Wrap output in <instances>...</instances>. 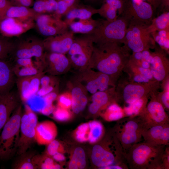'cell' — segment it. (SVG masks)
<instances>
[{
	"mask_svg": "<svg viewBox=\"0 0 169 169\" xmlns=\"http://www.w3.org/2000/svg\"><path fill=\"white\" fill-rule=\"evenodd\" d=\"M90 131L89 122L79 125L75 131L74 138L78 142L84 143L88 141Z\"/></svg>",
	"mask_w": 169,
	"mask_h": 169,
	"instance_id": "cell-41",
	"label": "cell"
},
{
	"mask_svg": "<svg viewBox=\"0 0 169 169\" xmlns=\"http://www.w3.org/2000/svg\"><path fill=\"white\" fill-rule=\"evenodd\" d=\"M119 44H96L88 67L107 74L112 78L128 57L126 53L127 48L125 46L121 47Z\"/></svg>",
	"mask_w": 169,
	"mask_h": 169,
	"instance_id": "cell-1",
	"label": "cell"
},
{
	"mask_svg": "<svg viewBox=\"0 0 169 169\" xmlns=\"http://www.w3.org/2000/svg\"><path fill=\"white\" fill-rule=\"evenodd\" d=\"M67 5L69 12L79 4L80 0H63Z\"/></svg>",
	"mask_w": 169,
	"mask_h": 169,
	"instance_id": "cell-55",
	"label": "cell"
},
{
	"mask_svg": "<svg viewBox=\"0 0 169 169\" xmlns=\"http://www.w3.org/2000/svg\"><path fill=\"white\" fill-rule=\"evenodd\" d=\"M15 59V64L14 66L18 67L31 66L34 65L32 58H20Z\"/></svg>",
	"mask_w": 169,
	"mask_h": 169,
	"instance_id": "cell-48",
	"label": "cell"
},
{
	"mask_svg": "<svg viewBox=\"0 0 169 169\" xmlns=\"http://www.w3.org/2000/svg\"><path fill=\"white\" fill-rule=\"evenodd\" d=\"M162 105L164 108L169 109V90L164 93L161 98L157 99Z\"/></svg>",
	"mask_w": 169,
	"mask_h": 169,
	"instance_id": "cell-54",
	"label": "cell"
},
{
	"mask_svg": "<svg viewBox=\"0 0 169 169\" xmlns=\"http://www.w3.org/2000/svg\"><path fill=\"white\" fill-rule=\"evenodd\" d=\"M138 116L143 122V131L156 125L169 123L164 108L156 98L152 99Z\"/></svg>",
	"mask_w": 169,
	"mask_h": 169,
	"instance_id": "cell-14",
	"label": "cell"
},
{
	"mask_svg": "<svg viewBox=\"0 0 169 169\" xmlns=\"http://www.w3.org/2000/svg\"><path fill=\"white\" fill-rule=\"evenodd\" d=\"M47 146L44 153L52 156L58 152L64 153V146L60 141L55 139Z\"/></svg>",
	"mask_w": 169,
	"mask_h": 169,
	"instance_id": "cell-43",
	"label": "cell"
},
{
	"mask_svg": "<svg viewBox=\"0 0 169 169\" xmlns=\"http://www.w3.org/2000/svg\"><path fill=\"white\" fill-rule=\"evenodd\" d=\"M142 66L143 68L148 69L150 66V64L144 59L142 63Z\"/></svg>",
	"mask_w": 169,
	"mask_h": 169,
	"instance_id": "cell-61",
	"label": "cell"
},
{
	"mask_svg": "<svg viewBox=\"0 0 169 169\" xmlns=\"http://www.w3.org/2000/svg\"><path fill=\"white\" fill-rule=\"evenodd\" d=\"M89 122L90 131L88 142L91 144L96 143L104 134L103 125L98 120H92Z\"/></svg>",
	"mask_w": 169,
	"mask_h": 169,
	"instance_id": "cell-38",
	"label": "cell"
},
{
	"mask_svg": "<svg viewBox=\"0 0 169 169\" xmlns=\"http://www.w3.org/2000/svg\"><path fill=\"white\" fill-rule=\"evenodd\" d=\"M142 136L145 143L155 145H169V123L144 130Z\"/></svg>",
	"mask_w": 169,
	"mask_h": 169,
	"instance_id": "cell-18",
	"label": "cell"
},
{
	"mask_svg": "<svg viewBox=\"0 0 169 169\" xmlns=\"http://www.w3.org/2000/svg\"><path fill=\"white\" fill-rule=\"evenodd\" d=\"M35 21L38 31L47 37L62 34L68 30V26L65 22L54 13L39 14Z\"/></svg>",
	"mask_w": 169,
	"mask_h": 169,
	"instance_id": "cell-12",
	"label": "cell"
},
{
	"mask_svg": "<svg viewBox=\"0 0 169 169\" xmlns=\"http://www.w3.org/2000/svg\"><path fill=\"white\" fill-rule=\"evenodd\" d=\"M57 0H35L32 8L39 14L53 13L56 10Z\"/></svg>",
	"mask_w": 169,
	"mask_h": 169,
	"instance_id": "cell-35",
	"label": "cell"
},
{
	"mask_svg": "<svg viewBox=\"0 0 169 169\" xmlns=\"http://www.w3.org/2000/svg\"><path fill=\"white\" fill-rule=\"evenodd\" d=\"M146 100L142 98L128 104L124 108L123 111L125 117L138 116L145 108Z\"/></svg>",
	"mask_w": 169,
	"mask_h": 169,
	"instance_id": "cell-39",
	"label": "cell"
},
{
	"mask_svg": "<svg viewBox=\"0 0 169 169\" xmlns=\"http://www.w3.org/2000/svg\"><path fill=\"white\" fill-rule=\"evenodd\" d=\"M35 27L33 18L6 17L0 21V32L6 37L19 36Z\"/></svg>",
	"mask_w": 169,
	"mask_h": 169,
	"instance_id": "cell-15",
	"label": "cell"
},
{
	"mask_svg": "<svg viewBox=\"0 0 169 169\" xmlns=\"http://www.w3.org/2000/svg\"><path fill=\"white\" fill-rule=\"evenodd\" d=\"M88 2L90 3H95L97 2L98 0H86Z\"/></svg>",
	"mask_w": 169,
	"mask_h": 169,
	"instance_id": "cell-63",
	"label": "cell"
},
{
	"mask_svg": "<svg viewBox=\"0 0 169 169\" xmlns=\"http://www.w3.org/2000/svg\"><path fill=\"white\" fill-rule=\"evenodd\" d=\"M153 59L151 64V69L153 77L159 81L163 80L166 74L164 62L166 59L161 53L156 52L153 55Z\"/></svg>",
	"mask_w": 169,
	"mask_h": 169,
	"instance_id": "cell-25",
	"label": "cell"
},
{
	"mask_svg": "<svg viewBox=\"0 0 169 169\" xmlns=\"http://www.w3.org/2000/svg\"><path fill=\"white\" fill-rule=\"evenodd\" d=\"M94 44L91 37L87 34L74 37L67 54L72 67L78 71L88 67L93 52Z\"/></svg>",
	"mask_w": 169,
	"mask_h": 169,
	"instance_id": "cell-8",
	"label": "cell"
},
{
	"mask_svg": "<svg viewBox=\"0 0 169 169\" xmlns=\"http://www.w3.org/2000/svg\"><path fill=\"white\" fill-rule=\"evenodd\" d=\"M74 37V33L68 30L60 34L47 37L43 40L45 51L65 54L69 49Z\"/></svg>",
	"mask_w": 169,
	"mask_h": 169,
	"instance_id": "cell-17",
	"label": "cell"
},
{
	"mask_svg": "<svg viewBox=\"0 0 169 169\" xmlns=\"http://www.w3.org/2000/svg\"><path fill=\"white\" fill-rule=\"evenodd\" d=\"M148 29L151 33L161 30H169V12H163L157 17L153 18L148 26Z\"/></svg>",
	"mask_w": 169,
	"mask_h": 169,
	"instance_id": "cell-32",
	"label": "cell"
},
{
	"mask_svg": "<svg viewBox=\"0 0 169 169\" xmlns=\"http://www.w3.org/2000/svg\"><path fill=\"white\" fill-rule=\"evenodd\" d=\"M38 14L32 8L23 6L12 5L7 11L5 18H33L35 19Z\"/></svg>",
	"mask_w": 169,
	"mask_h": 169,
	"instance_id": "cell-27",
	"label": "cell"
},
{
	"mask_svg": "<svg viewBox=\"0 0 169 169\" xmlns=\"http://www.w3.org/2000/svg\"><path fill=\"white\" fill-rule=\"evenodd\" d=\"M54 160L56 161L61 162L65 160V157L64 153L58 152L52 156Z\"/></svg>",
	"mask_w": 169,
	"mask_h": 169,
	"instance_id": "cell-57",
	"label": "cell"
},
{
	"mask_svg": "<svg viewBox=\"0 0 169 169\" xmlns=\"http://www.w3.org/2000/svg\"><path fill=\"white\" fill-rule=\"evenodd\" d=\"M55 107L53 104H44V106L39 110V112L44 115L49 116L53 113Z\"/></svg>",
	"mask_w": 169,
	"mask_h": 169,
	"instance_id": "cell-51",
	"label": "cell"
},
{
	"mask_svg": "<svg viewBox=\"0 0 169 169\" xmlns=\"http://www.w3.org/2000/svg\"><path fill=\"white\" fill-rule=\"evenodd\" d=\"M134 80L135 81L137 82H147L149 79L146 78L142 74H138L136 76Z\"/></svg>",
	"mask_w": 169,
	"mask_h": 169,
	"instance_id": "cell-58",
	"label": "cell"
},
{
	"mask_svg": "<svg viewBox=\"0 0 169 169\" xmlns=\"http://www.w3.org/2000/svg\"><path fill=\"white\" fill-rule=\"evenodd\" d=\"M13 42L0 36V59L8 58L14 48Z\"/></svg>",
	"mask_w": 169,
	"mask_h": 169,
	"instance_id": "cell-42",
	"label": "cell"
},
{
	"mask_svg": "<svg viewBox=\"0 0 169 169\" xmlns=\"http://www.w3.org/2000/svg\"><path fill=\"white\" fill-rule=\"evenodd\" d=\"M35 142L39 145H47L55 139L58 134L56 125L46 120L38 122L35 127Z\"/></svg>",
	"mask_w": 169,
	"mask_h": 169,
	"instance_id": "cell-22",
	"label": "cell"
},
{
	"mask_svg": "<svg viewBox=\"0 0 169 169\" xmlns=\"http://www.w3.org/2000/svg\"><path fill=\"white\" fill-rule=\"evenodd\" d=\"M133 53V56L135 59L140 60H142L143 59L141 52Z\"/></svg>",
	"mask_w": 169,
	"mask_h": 169,
	"instance_id": "cell-59",
	"label": "cell"
},
{
	"mask_svg": "<svg viewBox=\"0 0 169 169\" xmlns=\"http://www.w3.org/2000/svg\"><path fill=\"white\" fill-rule=\"evenodd\" d=\"M58 88H59V85L55 87L52 85L41 86L36 95L42 97Z\"/></svg>",
	"mask_w": 169,
	"mask_h": 169,
	"instance_id": "cell-50",
	"label": "cell"
},
{
	"mask_svg": "<svg viewBox=\"0 0 169 169\" xmlns=\"http://www.w3.org/2000/svg\"><path fill=\"white\" fill-rule=\"evenodd\" d=\"M59 88L48 94L42 97L44 104H51L56 100L58 96Z\"/></svg>",
	"mask_w": 169,
	"mask_h": 169,
	"instance_id": "cell-49",
	"label": "cell"
},
{
	"mask_svg": "<svg viewBox=\"0 0 169 169\" xmlns=\"http://www.w3.org/2000/svg\"><path fill=\"white\" fill-rule=\"evenodd\" d=\"M3 19V16L2 12L0 10V21Z\"/></svg>",
	"mask_w": 169,
	"mask_h": 169,
	"instance_id": "cell-62",
	"label": "cell"
},
{
	"mask_svg": "<svg viewBox=\"0 0 169 169\" xmlns=\"http://www.w3.org/2000/svg\"><path fill=\"white\" fill-rule=\"evenodd\" d=\"M36 151L28 150L18 156L12 165L14 169H36L33 161Z\"/></svg>",
	"mask_w": 169,
	"mask_h": 169,
	"instance_id": "cell-30",
	"label": "cell"
},
{
	"mask_svg": "<svg viewBox=\"0 0 169 169\" xmlns=\"http://www.w3.org/2000/svg\"><path fill=\"white\" fill-rule=\"evenodd\" d=\"M13 67L7 58L0 59V97L9 93L16 83Z\"/></svg>",
	"mask_w": 169,
	"mask_h": 169,
	"instance_id": "cell-21",
	"label": "cell"
},
{
	"mask_svg": "<svg viewBox=\"0 0 169 169\" xmlns=\"http://www.w3.org/2000/svg\"><path fill=\"white\" fill-rule=\"evenodd\" d=\"M14 73L17 77L32 76L44 71V66L41 61L37 60L36 66L18 67L13 65Z\"/></svg>",
	"mask_w": 169,
	"mask_h": 169,
	"instance_id": "cell-33",
	"label": "cell"
},
{
	"mask_svg": "<svg viewBox=\"0 0 169 169\" xmlns=\"http://www.w3.org/2000/svg\"><path fill=\"white\" fill-rule=\"evenodd\" d=\"M44 71L32 76L29 83V92L31 97L36 94L40 87V79L45 74Z\"/></svg>",
	"mask_w": 169,
	"mask_h": 169,
	"instance_id": "cell-45",
	"label": "cell"
},
{
	"mask_svg": "<svg viewBox=\"0 0 169 169\" xmlns=\"http://www.w3.org/2000/svg\"><path fill=\"white\" fill-rule=\"evenodd\" d=\"M166 146L144 142L133 145L125 154L129 168L163 169L162 156Z\"/></svg>",
	"mask_w": 169,
	"mask_h": 169,
	"instance_id": "cell-3",
	"label": "cell"
},
{
	"mask_svg": "<svg viewBox=\"0 0 169 169\" xmlns=\"http://www.w3.org/2000/svg\"><path fill=\"white\" fill-rule=\"evenodd\" d=\"M44 51L43 40L31 38L22 40L15 44L11 54H14L15 59L35 57L37 60L42 62L45 66Z\"/></svg>",
	"mask_w": 169,
	"mask_h": 169,
	"instance_id": "cell-11",
	"label": "cell"
},
{
	"mask_svg": "<svg viewBox=\"0 0 169 169\" xmlns=\"http://www.w3.org/2000/svg\"><path fill=\"white\" fill-rule=\"evenodd\" d=\"M149 25L131 19L122 43L133 52H141L154 45L155 42L148 29Z\"/></svg>",
	"mask_w": 169,
	"mask_h": 169,
	"instance_id": "cell-7",
	"label": "cell"
},
{
	"mask_svg": "<svg viewBox=\"0 0 169 169\" xmlns=\"http://www.w3.org/2000/svg\"><path fill=\"white\" fill-rule=\"evenodd\" d=\"M74 79L92 95L107 90L112 82V78L108 75L88 67L77 71Z\"/></svg>",
	"mask_w": 169,
	"mask_h": 169,
	"instance_id": "cell-10",
	"label": "cell"
},
{
	"mask_svg": "<svg viewBox=\"0 0 169 169\" xmlns=\"http://www.w3.org/2000/svg\"><path fill=\"white\" fill-rule=\"evenodd\" d=\"M33 161L36 169H59L62 167L52 156L44 153L36 154L33 157Z\"/></svg>",
	"mask_w": 169,
	"mask_h": 169,
	"instance_id": "cell-29",
	"label": "cell"
},
{
	"mask_svg": "<svg viewBox=\"0 0 169 169\" xmlns=\"http://www.w3.org/2000/svg\"><path fill=\"white\" fill-rule=\"evenodd\" d=\"M44 71L49 74L57 76L65 74L72 68L65 54L45 51Z\"/></svg>",
	"mask_w": 169,
	"mask_h": 169,
	"instance_id": "cell-16",
	"label": "cell"
},
{
	"mask_svg": "<svg viewBox=\"0 0 169 169\" xmlns=\"http://www.w3.org/2000/svg\"><path fill=\"white\" fill-rule=\"evenodd\" d=\"M98 9L87 5L79 4L70 10L65 16L64 21L68 26L76 19L79 20L88 19L96 14H98Z\"/></svg>",
	"mask_w": 169,
	"mask_h": 169,
	"instance_id": "cell-24",
	"label": "cell"
},
{
	"mask_svg": "<svg viewBox=\"0 0 169 169\" xmlns=\"http://www.w3.org/2000/svg\"><path fill=\"white\" fill-rule=\"evenodd\" d=\"M57 1H58L59 0H57Z\"/></svg>",
	"mask_w": 169,
	"mask_h": 169,
	"instance_id": "cell-64",
	"label": "cell"
},
{
	"mask_svg": "<svg viewBox=\"0 0 169 169\" xmlns=\"http://www.w3.org/2000/svg\"><path fill=\"white\" fill-rule=\"evenodd\" d=\"M27 0H9L13 4L16 5L22 4L24 3Z\"/></svg>",
	"mask_w": 169,
	"mask_h": 169,
	"instance_id": "cell-60",
	"label": "cell"
},
{
	"mask_svg": "<svg viewBox=\"0 0 169 169\" xmlns=\"http://www.w3.org/2000/svg\"><path fill=\"white\" fill-rule=\"evenodd\" d=\"M139 70L141 74L148 79H150L152 78L153 76L150 70L149 69L140 67Z\"/></svg>",
	"mask_w": 169,
	"mask_h": 169,
	"instance_id": "cell-56",
	"label": "cell"
},
{
	"mask_svg": "<svg viewBox=\"0 0 169 169\" xmlns=\"http://www.w3.org/2000/svg\"><path fill=\"white\" fill-rule=\"evenodd\" d=\"M21 101L18 93L13 91L0 97V133Z\"/></svg>",
	"mask_w": 169,
	"mask_h": 169,
	"instance_id": "cell-19",
	"label": "cell"
},
{
	"mask_svg": "<svg viewBox=\"0 0 169 169\" xmlns=\"http://www.w3.org/2000/svg\"><path fill=\"white\" fill-rule=\"evenodd\" d=\"M12 6L9 0H0V10L3 19L5 17L6 13L8 9Z\"/></svg>",
	"mask_w": 169,
	"mask_h": 169,
	"instance_id": "cell-52",
	"label": "cell"
},
{
	"mask_svg": "<svg viewBox=\"0 0 169 169\" xmlns=\"http://www.w3.org/2000/svg\"><path fill=\"white\" fill-rule=\"evenodd\" d=\"M105 110L101 115L106 121L118 120L125 117L123 110L115 102L110 104Z\"/></svg>",
	"mask_w": 169,
	"mask_h": 169,
	"instance_id": "cell-34",
	"label": "cell"
},
{
	"mask_svg": "<svg viewBox=\"0 0 169 169\" xmlns=\"http://www.w3.org/2000/svg\"><path fill=\"white\" fill-rule=\"evenodd\" d=\"M145 92V89L143 86L137 84H129L124 90L123 99L125 102L130 104L143 98Z\"/></svg>",
	"mask_w": 169,
	"mask_h": 169,
	"instance_id": "cell-28",
	"label": "cell"
},
{
	"mask_svg": "<svg viewBox=\"0 0 169 169\" xmlns=\"http://www.w3.org/2000/svg\"><path fill=\"white\" fill-rule=\"evenodd\" d=\"M155 42L161 48L168 50L169 49V30H161L151 33Z\"/></svg>",
	"mask_w": 169,
	"mask_h": 169,
	"instance_id": "cell-40",
	"label": "cell"
},
{
	"mask_svg": "<svg viewBox=\"0 0 169 169\" xmlns=\"http://www.w3.org/2000/svg\"><path fill=\"white\" fill-rule=\"evenodd\" d=\"M23 113L21 103L13 112L0 133V160H8L16 154Z\"/></svg>",
	"mask_w": 169,
	"mask_h": 169,
	"instance_id": "cell-4",
	"label": "cell"
},
{
	"mask_svg": "<svg viewBox=\"0 0 169 169\" xmlns=\"http://www.w3.org/2000/svg\"><path fill=\"white\" fill-rule=\"evenodd\" d=\"M113 130L125 154L133 145L140 142L143 138V124L139 116L124 117L117 120Z\"/></svg>",
	"mask_w": 169,
	"mask_h": 169,
	"instance_id": "cell-6",
	"label": "cell"
},
{
	"mask_svg": "<svg viewBox=\"0 0 169 169\" xmlns=\"http://www.w3.org/2000/svg\"><path fill=\"white\" fill-rule=\"evenodd\" d=\"M24 112L21 118L20 137L16 152L18 155L28 150L35 142V127L38 118L35 113L28 104H25Z\"/></svg>",
	"mask_w": 169,
	"mask_h": 169,
	"instance_id": "cell-9",
	"label": "cell"
},
{
	"mask_svg": "<svg viewBox=\"0 0 169 169\" xmlns=\"http://www.w3.org/2000/svg\"><path fill=\"white\" fill-rule=\"evenodd\" d=\"M130 20L123 16L113 21L99 19L95 30L87 34L95 44L109 42L122 43Z\"/></svg>",
	"mask_w": 169,
	"mask_h": 169,
	"instance_id": "cell-5",
	"label": "cell"
},
{
	"mask_svg": "<svg viewBox=\"0 0 169 169\" xmlns=\"http://www.w3.org/2000/svg\"><path fill=\"white\" fill-rule=\"evenodd\" d=\"M59 79L56 76L44 74L40 79V87L48 85L55 87L59 85Z\"/></svg>",
	"mask_w": 169,
	"mask_h": 169,
	"instance_id": "cell-47",
	"label": "cell"
},
{
	"mask_svg": "<svg viewBox=\"0 0 169 169\" xmlns=\"http://www.w3.org/2000/svg\"><path fill=\"white\" fill-rule=\"evenodd\" d=\"M93 147L91 160L93 164L99 169L106 166L118 165L129 169L122 146L113 129Z\"/></svg>",
	"mask_w": 169,
	"mask_h": 169,
	"instance_id": "cell-2",
	"label": "cell"
},
{
	"mask_svg": "<svg viewBox=\"0 0 169 169\" xmlns=\"http://www.w3.org/2000/svg\"><path fill=\"white\" fill-rule=\"evenodd\" d=\"M163 169H169V147L166 146L162 156Z\"/></svg>",
	"mask_w": 169,
	"mask_h": 169,
	"instance_id": "cell-53",
	"label": "cell"
},
{
	"mask_svg": "<svg viewBox=\"0 0 169 169\" xmlns=\"http://www.w3.org/2000/svg\"><path fill=\"white\" fill-rule=\"evenodd\" d=\"M57 100V106L69 110L71 108L72 100L69 91L64 92L58 95Z\"/></svg>",
	"mask_w": 169,
	"mask_h": 169,
	"instance_id": "cell-46",
	"label": "cell"
},
{
	"mask_svg": "<svg viewBox=\"0 0 169 169\" xmlns=\"http://www.w3.org/2000/svg\"><path fill=\"white\" fill-rule=\"evenodd\" d=\"M72 100L73 113L78 114L85 108L88 102V92L85 87L74 79L69 84Z\"/></svg>",
	"mask_w": 169,
	"mask_h": 169,
	"instance_id": "cell-20",
	"label": "cell"
},
{
	"mask_svg": "<svg viewBox=\"0 0 169 169\" xmlns=\"http://www.w3.org/2000/svg\"><path fill=\"white\" fill-rule=\"evenodd\" d=\"M99 20H95L92 18L73 21L69 27L72 32L74 33L89 34L93 32L97 26Z\"/></svg>",
	"mask_w": 169,
	"mask_h": 169,
	"instance_id": "cell-26",
	"label": "cell"
},
{
	"mask_svg": "<svg viewBox=\"0 0 169 169\" xmlns=\"http://www.w3.org/2000/svg\"><path fill=\"white\" fill-rule=\"evenodd\" d=\"M86 165L85 153L81 147H78L73 151L68 164L70 169H83Z\"/></svg>",
	"mask_w": 169,
	"mask_h": 169,
	"instance_id": "cell-31",
	"label": "cell"
},
{
	"mask_svg": "<svg viewBox=\"0 0 169 169\" xmlns=\"http://www.w3.org/2000/svg\"><path fill=\"white\" fill-rule=\"evenodd\" d=\"M115 0L103 2L101 7L98 9V14L109 21H113L119 17L117 15V10L114 4Z\"/></svg>",
	"mask_w": 169,
	"mask_h": 169,
	"instance_id": "cell-36",
	"label": "cell"
},
{
	"mask_svg": "<svg viewBox=\"0 0 169 169\" xmlns=\"http://www.w3.org/2000/svg\"><path fill=\"white\" fill-rule=\"evenodd\" d=\"M32 76L17 77L16 83L18 93L21 101L26 103L31 97L29 92V83Z\"/></svg>",
	"mask_w": 169,
	"mask_h": 169,
	"instance_id": "cell-37",
	"label": "cell"
},
{
	"mask_svg": "<svg viewBox=\"0 0 169 169\" xmlns=\"http://www.w3.org/2000/svg\"><path fill=\"white\" fill-rule=\"evenodd\" d=\"M110 90L98 91L91 97V103L88 107L89 112L91 115L100 114L101 112L105 110L111 104L115 102V99L111 95Z\"/></svg>",
	"mask_w": 169,
	"mask_h": 169,
	"instance_id": "cell-23",
	"label": "cell"
},
{
	"mask_svg": "<svg viewBox=\"0 0 169 169\" xmlns=\"http://www.w3.org/2000/svg\"><path fill=\"white\" fill-rule=\"evenodd\" d=\"M54 119L59 121L64 122L69 120L72 117V113L69 110L57 106L53 113Z\"/></svg>",
	"mask_w": 169,
	"mask_h": 169,
	"instance_id": "cell-44",
	"label": "cell"
},
{
	"mask_svg": "<svg viewBox=\"0 0 169 169\" xmlns=\"http://www.w3.org/2000/svg\"><path fill=\"white\" fill-rule=\"evenodd\" d=\"M124 10L121 16L130 21L134 19L150 25L152 19L154 10L151 5L141 0H124Z\"/></svg>",
	"mask_w": 169,
	"mask_h": 169,
	"instance_id": "cell-13",
	"label": "cell"
}]
</instances>
